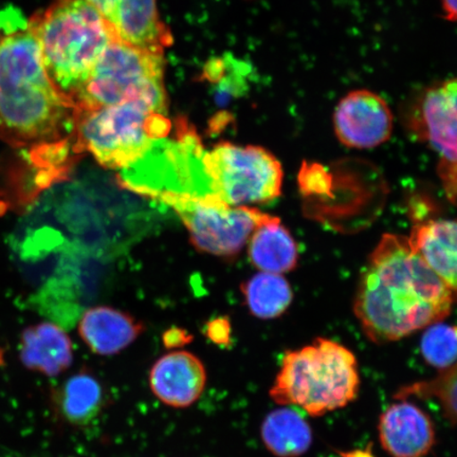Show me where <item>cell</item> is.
I'll return each instance as SVG.
<instances>
[{"instance_id":"obj_25","label":"cell","mask_w":457,"mask_h":457,"mask_svg":"<svg viewBox=\"0 0 457 457\" xmlns=\"http://www.w3.org/2000/svg\"><path fill=\"white\" fill-rule=\"evenodd\" d=\"M192 340L193 337L181 328H170L163 334V345L168 348L184 347Z\"/></svg>"},{"instance_id":"obj_3","label":"cell","mask_w":457,"mask_h":457,"mask_svg":"<svg viewBox=\"0 0 457 457\" xmlns=\"http://www.w3.org/2000/svg\"><path fill=\"white\" fill-rule=\"evenodd\" d=\"M29 21L46 71L73 103L100 56L118 39L116 34L86 0H55Z\"/></svg>"},{"instance_id":"obj_18","label":"cell","mask_w":457,"mask_h":457,"mask_svg":"<svg viewBox=\"0 0 457 457\" xmlns=\"http://www.w3.org/2000/svg\"><path fill=\"white\" fill-rule=\"evenodd\" d=\"M248 253L257 270L277 274L294 270L299 260L298 245L278 217L256 228Z\"/></svg>"},{"instance_id":"obj_4","label":"cell","mask_w":457,"mask_h":457,"mask_svg":"<svg viewBox=\"0 0 457 457\" xmlns=\"http://www.w3.org/2000/svg\"><path fill=\"white\" fill-rule=\"evenodd\" d=\"M360 384L355 353L338 342L318 338L285 353L270 395L279 407H298L318 417L347 407L357 398Z\"/></svg>"},{"instance_id":"obj_19","label":"cell","mask_w":457,"mask_h":457,"mask_svg":"<svg viewBox=\"0 0 457 457\" xmlns=\"http://www.w3.org/2000/svg\"><path fill=\"white\" fill-rule=\"evenodd\" d=\"M262 444L277 457H300L311 449L313 436L305 417L293 408L282 407L268 413L261 426Z\"/></svg>"},{"instance_id":"obj_6","label":"cell","mask_w":457,"mask_h":457,"mask_svg":"<svg viewBox=\"0 0 457 457\" xmlns=\"http://www.w3.org/2000/svg\"><path fill=\"white\" fill-rule=\"evenodd\" d=\"M163 54L113 41L100 56L87 81L73 100L76 110L146 101L168 111L163 83Z\"/></svg>"},{"instance_id":"obj_9","label":"cell","mask_w":457,"mask_h":457,"mask_svg":"<svg viewBox=\"0 0 457 457\" xmlns=\"http://www.w3.org/2000/svg\"><path fill=\"white\" fill-rule=\"evenodd\" d=\"M160 202L184 221L194 247L217 256L241 253L256 228L274 217L248 205L231 207L215 196H167Z\"/></svg>"},{"instance_id":"obj_23","label":"cell","mask_w":457,"mask_h":457,"mask_svg":"<svg viewBox=\"0 0 457 457\" xmlns=\"http://www.w3.org/2000/svg\"><path fill=\"white\" fill-rule=\"evenodd\" d=\"M425 329L420 352L426 363L441 371L453 367L457 362L456 325L437 322Z\"/></svg>"},{"instance_id":"obj_22","label":"cell","mask_w":457,"mask_h":457,"mask_svg":"<svg viewBox=\"0 0 457 457\" xmlns=\"http://www.w3.org/2000/svg\"><path fill=\"white\" fill-rule=\"evenodd\" d=\"M433 399L441 405L447 419L457 426V362L430 380L400 387L394 398Z\"/></svg>"},{"instance_id":"obj_17","label":"cell","mask_w":457,"mask_h":457,"mask_svg":"<svg viewBox=\"0 0 457 457\" xmlns=\"http://www.w3.org/2000/svg\"><path fill=\"white\" fill-rule=\"evenodd\" d=\"M410 239L431 270L451 291H457V220H430Z\"/></svg>"},{"instance_id":"obj_16","label":"cell","mask_w":457,"mask_h":457,"mask_svg":"<svg viewBox=\"0 0 457 457\" xmlns=\"http://www.w3.org/2000/svg\"><path fill=\"white\" fill-rule=\"evenodd\" d=\"M20 359L28 370L56 377L72 365V342L66 331L54 323L32 325L22 331Z\"/></svg>"},{"instance_id":"obj_13","label":"cell","mask_w":457,"mask_h":457,"mask_svg":"<svg viewBox=\"0 0 457 457\" xmlns=\"http://www.w3.org/2000/svg\"><path fill=\"white\" fill-rule=\"evenodd\" d=\"M378 436L390 457L426 456L436 443L430 415L408 399H399L381 414Z\"/></svg>"},{"instance_id":"obj_14","label":"cell","mask_w":457,"mask_h":457,"mask_svg":"<svg viewBox=\"0 0 457 457\" xmlns=\"http://www.w3.org/2000/svg\"><path fill=\"white\" fill-rule=\"evenodd\" d=\"M207 379L202 360L186 351L170 352L160 357L148 377L154 395L175 409H186L195 403L203 395Z\"/></svg>"},{"instance_id":"obj_26","label":"cell","mask_w":457,"mask_h":457,"mask_svg":"<svg viewBox=\"0 0 457 457\" xmlns=\"http://www.w3.org/2000/svg\"><path fill=\"white\" fill-rule=\"evenodd\" d=\"M444 17L449 21H457V0H441Z\"/></svg>"},{"instance_id":"obj_8","label":"cell","mask_w":457,"mask_h":457,"mask_svg":"<svg viewBox=\"0 0 457 457\" xmlns=\"http://www.w3.org/2000/svg\"><path fill=\"white\" fill-rule=\"evenodd\" d=\"M204 168L217 198L231 207L264 204L281 195V162L261 146L221 142L204 152Z\"/></svg>"},{"instance_id":"obj_20","label":"cell","mask_w":457,"mask_h":457,"mask_svg":"<svg viewBox=\"0 0 457 457\" xmlns=\"http://www.w3.org/2000/svg\"><path fill=\"white\" fill-rule=\"evenodd\" d=\"M104 390L94 374L81 370L68 378L55 396L60 414L68 424L86 426L93 422L104 407Z\"/></svg>"},{"instance_id":"obj_1","label":"cell","mask_w":457,"mask_h":457,"mask_svg":"<svg viewBox=\"0 0 457 457\" xmlns=\"http://www.w3.org/2000/svg\"><path fill=\"white\" fill-rule=\"evenodd\" d=\"M453 304V291L410 237L385 234L361 272L353 311L365 336L384 345L442 322Z\"/></svg>"},{"instance_id":"obj_27","label":"cell","mask_w":457,"mask_h":457,"mask_svg":"<svg viewBox=\"0 0 457 457\" xmlns=\"http://www.w3.org/2000/svg\"><path fill=\"white\" fill-rule=\"evenodd\" d=\"M343 457H374L370 451L355 450L352 453H341Z\"/></svg>"},{"instance_id":"obj_12","label":"cell","mask_w":457,"mask_h":457,"mask_svg":"<svg viewBox=\"0 0 457 457\" xmlns=\"http://www.w3.org/2000/svg\"><path fill=\"white\" fill-rule=\"evenodd\" d=\"M99 11L119 41L133 47L163 54L171 43L160 20L156 0H86Z\"/></svg>"},{"instance_id":"obj_5","label":"cell","mask_w":457,"mask_h":457,"mask_svg":"<svg viewBox=\"0 0 457 457\" xmlns=\"http://www.w3.org/2000/svg\"><path fill=\"white\" fill-rule=\"evenodd\" d=\"M165 114L146 101L76 110L73 150L90 153L107 169L128 168L145 155L154 141L168 138L171 123Z\"/></svg>"},{"instance_id":"obj_10","label":"cell","mask_w":457,"mask_h":457,"mask_svg":"<svg viewBox=\"0 0 457 457\" xmlns=\"http://www.w3.org/2000/svg\"><path fill=\"white\" fill-rule=\"evenodd\" d=\"M334 129L343 145L373 148L391 138L394 116L382 96L368 89L351 91L334 112Z\"/></svg>"},{"instance_id":"obj_24","label":"cell","mask_w":457,"mask_h":457,"mask_svg":"<svg viewBox=\"0 0 457 457\" xmlns=\"http://www.w3.org/2000/svg\"><path fill=\"white\" fill-rule=\"evenodd\" d=\"M204 334L214 345L228 346L231 341L230 321L226 317L216 318L205 325Z\"/></svg>"},{"instance_id":"obj_11","label":"cell","mask_w":457,"mask_h":457,"mask_svg":"<svg viewBox=\"0 0 457 457\" xmlns=\"http://www.w3.org/2000/svg\"><path fill=\"white\" fill-rule=\"evenodd\" d=\"M413 129L457 171V79L425 89L415 104Z\"/></svg>"},{"instance_id":"obj_7","label":"cell","mask_w":457,"mask_h":457,"mask_svg":"<svg viewBox=\"0 0 457 457\" xmlns=\"http://www.w3.org/2000/svg\"><path fill=\"white\" fill-rule=\"evenodd\" d=\"M176 139L156 140L147 152L125 168L120 184L148 197L215 196L204 168V148L186 120L176 127Z\"/></svg>"},{"instance_id":"obj_15","label":"cell","mask_w":457,"mask_h":457,"mask_svg":"<svg viewBox=\"0 0 457 457\" xmlns=\"http://www.w3.org/2000/svg\"><path fill=\"white\" fill-rule=\"evenodd\" d=\"M145 327L130 314L107 306L89 308L79 323V334L91 352L113 356L138 339Z\"/></svg>"},{"instance_id":"obj_2","label":"cell","mask_w":457,"mask_h":457,"mask_svg":"<svg viewBox=\"0 0 457 457\" xmlns=\"http://www.w3.org/2000/svg\"><path fill=\"white\" fill-rule=\"evenodd\" d=\"M0 31V140L33 147L70 138L76 108L46 71L30 21L5 11Z\"/></svg>"},{"instance_id":"obj_21","label":"cell","mask_w":457,"mask_h":457,"mask_svg":"<svg viewBox=\"0 0 457 457\" xmlns=\"http://www.w3.org/2000/svg\"><path fill=\"white\" fill-rule=\"evenodd\" d=\"M245 305L254 317L271 320L288 310L294 295L281 274L261 272L242 285Z\"/></svg>"}]
</instances>
